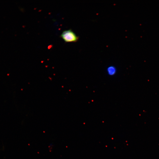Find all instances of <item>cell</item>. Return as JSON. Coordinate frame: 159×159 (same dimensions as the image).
Returning <instances> with one entry per match:
<instances>
[{
	"label": "cell",
	"instance_id": "obj_1",
	"mask_svg": "<svg viewBox=\"0 0 159 159\" xmlns=\"http://www.w3.org/2000/svg\"><path fill=\"white\" fill-rule=\"evenodd\" d=\"M65 42H75L77 41L79 37L71 29L63 31L60 36Z\"/></svg>",
	"mask_w": 159,
	"mask_h": 159
},
{
	"label": "cell",
	"instance_id": "obj_2",
	"mask_svg": "<svg viewBox=\"0 0 159 159\" xmlns=\"http://www.w3.org/2000/svg\"><path fill=\"white\" fill-rule=\"evenodd\" d=\"M107 74L109 75L113 76L116 73L117 69L114 66H110L107 68Z\"/></svg>",
	"mask_w": 159,
	"mask_h": 159
}]
</instances>
